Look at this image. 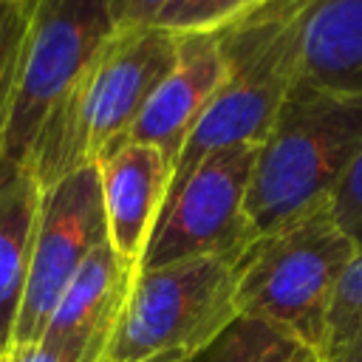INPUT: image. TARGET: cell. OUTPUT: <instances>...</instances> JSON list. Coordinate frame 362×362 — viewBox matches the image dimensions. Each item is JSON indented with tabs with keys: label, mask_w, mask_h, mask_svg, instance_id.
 I'll return each mask as SVG.
<instances>
[{
	"label": "cell",
	"mask_w": 362,
	"mask_h": 362,
	"mask_svg": "<svg viewBox=\"0 0 362 362\" xmlns=\"http://www.w3.org/2000/svg\"><path fill=\"white\" fill-rule=\"evenodd\" d=\"M40 198L42 187L25 167H11L0 181V354L11 348L23 305Z\"/></svg>",
	"instance_id": "4fadbf2b"
},
{
	"label": "cell",
	"mask_w": 362,
	"mask_h": 362,
	"mask_svg": "<svg viewBox=\"0 0 362 362\" xmlns=\"http://www.w3.org/2000/svg\"><path fill=\"white\" fill-rule=\"evenodd\" d=\"M31 6L34 3H14V0L0 3V141L11 116L20 74H23Z\"/></svg>",
	"instance_id": "9a60e30c"
},
{
	"label": "cell",
	"mask_w": 362,
	"mask_h": 362,
	"mask_svg": "<svg viewBox=\"0 0 362 362\" xmlns=\"http://www.w3.org/2000/svg\"><path fill=\"white\" fill-rule=\"evenodd\" d=\"M178 59L153 90L122 141L158 147L175 170L178 153L226 79V57L215 34H178ZM119 141V144H122ZM113 150V147H110Z\"/></svg>",
	"instance_id": "9c48e42d"
},
{
	"label": "cell",
	"mask_w": 362,
	"mask_h": 362,
	"mask_svg": "<svg viewBox=\"0 0 362 362\" xmlns=\"http://www.w3.org/2000/svg\"><path fill=\"white\" fill-rule=\"evenodd\" d=\"M359 337H362V246L356 249L351 266L345 269L339 280L320 362H328L331 356H337L342 348H348Z\"/></svg>",
	"instance_id": "e0dca14e"
},
{
	"label": "cell",
	"mask_w": 362,
	"mask_h": 362,
	"mask_svg": "<svg viewBox=\"0 0 362 362\" xmlns=\"http://www.w3.org/2000/svg\"><path fill=\"white\" fill-rule=\"evenodd\" d=\"M266 0H170L156 25L173 34H215L260 8Z\"/></svg>",
	"instance_id": "2e32d148"
},
{
	"label": "cell",
	"mask_w": 362,
	"mask_h": 362,
	"mask_svg": "<svg viewBox=\"0 0 362 362\" xmlns=\"http://www.w3.org/2000/svg\"><path fill=\"white\" fill-rule=\"evenodd\" d=\"M257 147L240 144L206 156L164 201L139 269L198 257H238L255 240L246 195Z\"/></svg>",
	"instance_id": "8992f818"
},
{
	"label": "cell",
	"mask_w": 362,
	"mask_h": 362,
	"mask_svg": "<svg viewBox=\"0 0 362 362\" xmlns=\"http://www.w3.org/2000/svg\"><path fill=\"white\" fill-rule=\"evenodd\" d=\"M354 255L356 243L331 204L255 238L235 263L238 317L277 328L320 362L331 305Z\"/></svg>",
	"instance_id": "277c9868"
},
{
	"label": "cell",
	"mask_w": 362,
	"mask_h": 362,
	"mask_svg": "<svg viewBox=\"0 0 362 362\" xmlns=\"http://www.w3.org/2000/svg\"><path fill=\"white\" fill-rule=\"evenodd\" d=\"M362 153V93L300 76L257 147L246 212L255 238L331 204Z\"/></svg>",
	"instance_id": "7a4b0ae2"
},
{
	"label": "cell",
	"mask_w": 362,
	"mask_h": 362,
	"mask_svg": "<svg viewBox=\"0 0 362 362\" xmlns=\"http://www.w3.org/2000/svg\"><path fill=\"white\" fill-rule=\"evenodd\" d=\"M0 362H62V359L45 342H31V345H11L0 356Z\"/></svg>",
	"instance_id": "ffe728a7"
},
{
	"label": "cell",
	"mask_w": 362,
	"mask_h": 362,
	"mask_svg": "<svg viewBox=\"0 0 362 362\" xmlns=\"http://www.w3.org/2000/svg\"><path fill=\"white\" fill-rule=\"evenodd\" d=\"M113 31L110 0H34L23 74L0 141L6 164L23 167L42 119Z\"/></svg>",
	"instance_id": "52a82bcc"
},
{
	"label": "cell",
	"mask_w": 362,
	"mask_h": 362,
	"mask_svg": "<svg viewBox=\"0 0 362 362\" xmlns=\"http://www.w3.org/2000/svg\"><path fill=\"white\" fill-rule=\"evenodd\" d=\"M170 0H110L113 23L116 28H136V25H153L156 17L164 11Z\"/></svg>",
	"instance_id": "d6986e66"
},
{
	"label": "cell",
	"mask_w": 362,
	"mask_h": 362,
	"mask_svg": "<svg viewBox=\"0 0 362 362\" xmlns=\"http://www.w3.org/2000/svg\"><path fill=\"white\" fill-rule=\"evenodd\" d=\"M102 243H107L102 181L99 167L88 164L42 189L31 269L11 345H31L42 337L65 286Z\"/></svg>",
	"instance_id": "ba28073f"
},
{
	"label": "cell",
	"mask_w": 362,
	"mask_h": 362,
	"mask_svg": "<svg viewBox=\"0 0 362 362\" xmlns=\"http://www.w3.org/2000/svg\"><path fill=\"white\" fill-rule=\"evenodd\" d=\"M136 272L102 243L65 286L37 342L54 348L62 362H99Z\"/></svg>",
	"instance_id": "30bf717a"
},
{
	"label": "cell",
	"mask_w": 362,
	"mask_h": 362,
	"mask_svg": "<svg viewBox=\"0 0 362 362\" xmlns=\"http://www.w3.org/2000/svg\"><path fill=\"white\" fill-rule=\"evenodd\" d=\"M235 320L232 260L139 269L99 362H189Z\"/></svg>",
	"instance_id": "5b68a950"
},
{
	"label": "cell",
	"mask_w": 362,
	"mask_h": 362,
	"mask_svg": "<svg viewBox=\"0 0 362 362\" xmlns=\"http://www.w3.org/2000/svg\"><path fill=\"white\" fill-rule=\"evenodd\" d=\"M328 362H362V337L356 342H351L348 348H342L337 356H331Z\"/></svg>",
	"instance_id": "44dd1931"
},
{
	"label": "cell",
	"mask_w": 362,
	"mask_h": 362,
	"mask_svg": "<svg viewBox=\"0 0 362 362\" xmlns=\"http://www.w3.org/2000/svg\"><path fill=\"white\" fill-rule=\"evenodd\" d=\"M0 3H6V0H0ZM14 3H34V0H14Z\"/></svg>",
	"instance_id": "7402d4cb"
},
{
	"label": "cell",
	"mask_w": 362,
	"mask_h": 362,
	"mask_svg": "<svg viewBox=\"0 0 362 362\" xmlns=\"http://www.w3.org/2000/svg\"><path fill=\"white\" fill-rule=\"evenodd\" d=\"M96 167L107 243L124 263L139 269L173 184V161L158 147L122 141L107 150Z\"/></svg>",
	"instance_id": "8fae6325"
},
{
	"label": "cell",
	"mask_w": 362,
	"mask_h": 362,
	"mask_svg": "<svg viewBox=\"0 0 362 362\" xmlns=\"http://www.w3.org/2000/svg\"><path fill=\"white\" fill-rule=\"evenodd\" d=\"M189 362H317V356L277 328L238 317Z\"/></svg>",
	"instance_id": "5bb4252c"
},
{
	"label": "cell",
	"mask_w": 362,
	"mask_h": 362,
	"mask_svg": "<svg viewBox=\"0 0 362 362\" xmlns=\"http://www.w3.org/2000/svg\"><path fill=\"white\" fill-rule=\"evenodd\" d=\"M331 209H334V218L339 221V226L351 235V240L359 249L362 246V153L354 161V167L348 170V175L342 178V184L337 187Z\"/></svg>",
	"instance_id": "ac0fdd59"
},
{
	"label": "cell",
	"mask_w": 362,
	"mask_h": 362,
	"mask_svg": "<svg viewBox=\"0 0 362 362\" xmlns=\"http://www.w3.org/2000/svg\"><path fill=\"white\" fill-rule=\"evenodd\" d=\"M305 6L308 0H266L218 31L226 79L181 147L170 192L206 156L240 144H263L280 105L303 76L300 20Z\"/></svg>",
	"instance_id": "3957f363"
},
{
	"label": "cell",
	"mask_w": 362,
	"mask_h": 362,
	"mask_svg": "<svg viewBox=\"0 0 362 362\" xmlns=\"http://www.w3.org/2000/svg\"><path fill=\"white\" fill-rule=\"evenodd\" d=\"M300 34L303 79L362 93V0H308Z\"/></svg>",
	"instance_id": "7c38bea8"
},
{
	"label": "cell",
	"mask_w": 362,
	"mask_h": 362,
	"mask_svg": "<svg viewBox=\"0 0 362 362\" xmlns=\"http://www.w3.org/2000/svg\"><path fill=\"white\" fill-rule=\"evenodd\" d=\"M0 356H3V354H0Z\"/></svg>",
	"instance_id": "603a6c76"
},
{
	"label": "cell",
	"mask_w": 362,
	"mask_h": 362,
	"mask_svg": "<svg viewBox=\"0 0 362 362\" xmlns=\"http://www.w3.org/2000/svg\"><path fill=\"white\" fill-rule=\"evenodd\" d=\"M178 48L181 37L156 23L116 28L42 119L23 161L34 181L45 189L116 147L175 65Z\"/></svg>",
	"instance_id": "6da1fadb"
}]
</instances>
